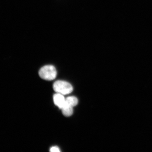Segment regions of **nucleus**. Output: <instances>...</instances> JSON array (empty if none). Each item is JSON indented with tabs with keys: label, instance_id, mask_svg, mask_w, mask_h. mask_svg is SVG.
<instances>
[{
	"label": "nucleus",
	"instance_id": "nucleus-1",
	"mask_svg": "<svg viewBox=\"0 0 152 152\" xmlns=\"http://www.w3.org/2000/svg\"><path fill=\"white\" fill-rule=\"evenodd\" d=\"M41 78L46 80H53L57 76V71L53 65H46L42 67L39 72Z\"/></svg>",
	"mask_w": 152,
	"mask_h": 152
},
{
	"label": "nucleus",
	"instance_id": "nucleus-2",
	"mask_svg": "<svg viewBox=\"0 0 152 152\" xmlns=\"http://www.w3.org/2000/svg\"><path fill=\"white\" fill-rule=\"evenodd\" d=\"M53 88L56 92L63 95H67L72 92L73 87L69 83L64 81L58 80L55 82Z\"/></svg>",
	"mask_w": 152,
	"mask_h": 152
},
{
	"label": "nucleus",
	"instance_id": "nucleus-3",
	"mask_svg": "<svg viewBox=\"0 0 152 152\" xmlns=\"http://www.w3.org/2000/svg\"><path fill=\"white\" fill-rule=\"evenodd\" d=\"M65 100L66 99L64 97V95L59 93H57L54 95V103L55 105L58 106L60 109H61L63 107L65 102Z\"/></svg>",
	"mask_w": 152,
	"mask_h": 152
},
{
	"label": "nucleus",
	"instance_id": "nucleus-4",
	"mask_svg": "<svg viewBox=\"0 0 152 152\" xmlns=\"http://www.w3.org/2000/svg\"><path fill=\"white\" fill-rule=\"evenodd\" d=\"M73 107L71 105L65 102L61 110L62 111V113L64 116L66 117H70L72 115L73 113Z\"/></svg>",
	"mask_w": 152,
	"mask_h": 152
},
{
	"label": "nucleus",
	"instance_id": "nucleus-5",
	"mask_svg": "<svg viewBox=\"0 0 152 152\" xmlns=\"http://www.w3.org/2000/svg\"><path fill=\"white\" fill-rule=\"evenodd\" d=\"M66 102L74 107L77 104L78 100L76 97L72 96L68 97L67 98H66Z\"/></svg>",
	"mask_w": 152,
	"mask_h": 152
},
{
	"label": "nucleus",
	"instance_id": "nucleus-6",
	"mask_svg": "<svg viewBox=\"0 0 152 152\" xmlns=\"http://www.w3.org/2000/svg\"><path fill=\"white\" fill-rule=\"evenodd\" d=\"M50 151L52 152H61L59 148L57 146L52 147L50 149Z\"/></svg>",
	"mask_w": 152,
	"mask_h": 152
}]
</instances>
